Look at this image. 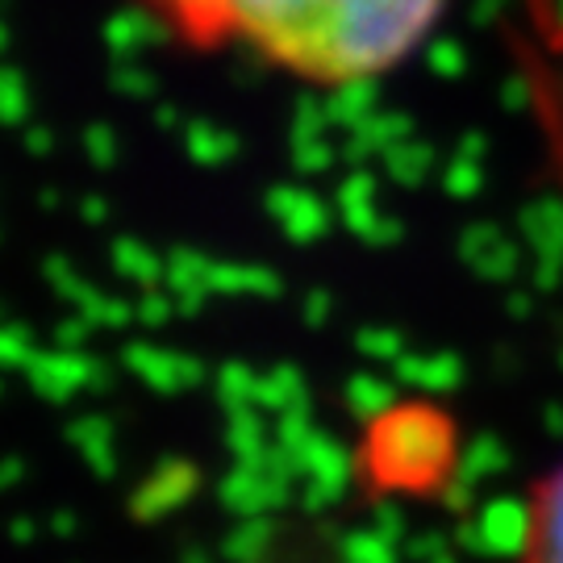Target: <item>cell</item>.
<instances>
[{
  "label": "cell",
  "mask_w": 563,
  "mask_h": 563,
  "mask_svg": "<svg viewBox=\"0 0 563 563\" xmlns=\"http://www.w3.org/2000/svg\"><path fill=\"white\" fill-rule=\"evenodd\" d=\"M197 51L239 46L318 88L367 84L401 67L446 0H142Z\"/></svg>",
  "instance_id": "1"
},
{
  "label": "cell",
  "mask_w": 563,
  "mask_h": 563,
  "mask_svg": "<svg viewBox=\"0 0 563 563\" xmlns=\"http://www.w3.org/2000/svg\"><path fill=\"white\" fill-rule=\"evenodd\" d=\"M526 563H563V467L551 472L526 509Z\"/></svg>",
  "instance_id": "2"
}]
</instances>
